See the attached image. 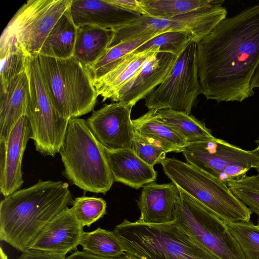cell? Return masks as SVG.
<instances>
[{
    "label": "cell",
    "mask_w": 259,
    "mask_h": 259,
    "mask_svg": "<svg viewBox=\"0 0 259 259\" xmlns=\"http://www.w3.org/2000/svg\"><path fill=\"white\" fill-rule=\"evenodd\" d=\"M198 77L206 99L241 102L254 94L259 63V4L222 20L196 42Z\"/></svg>",
    "instance_id": "cell-1"
},
{
    "label": "cell",
    "mask_w": 259,
    "mask_h": 259,
    "mask_svg": "<svg viewBox=\"0 0 259 259\" xmlns=\"http://www.w3.org/2000/svg\"><path fill=\"white\" fill-rule=\"evenodd\" d=\"M73 202L68 184L62 181H39L15 192L0 203V240L28 251L46 226Z\"/></svg>",
    "instance_id": "cell-2"
},
{
    "label": "cell",
    "mask_w": 259,
    "mask_h": 259,
    "mask_svg": "<svg viewBox=\"0 0 259 259\" xmlns=\"http://www.w3.org/2000/svg\"><path fill=\"white\" fill-rule=\"evenodd\" d=\"M112 231L125 252L137 259H221L174 222L153 224L124 219Z\"/></svg>",
    "instance_id": "cell-3"
},
{
    "label": "cell",
    "mask_w": 259,
    "mask_h": 259,
    "mask_svg": "<svg viewBox=\"0 0 259 259\" xmlns=\"http://www.w3.org/2000/svg\"><path fill=\"white\" fill-rule=\"evenodd\" d=\"M67 178L81 189L105 194L114 181L102 145L87 120L72 118L59 152Z\"/></svg>",
    "instance_id": "cell-4"
},
{
    "label": "cell",
    "mask_w": 259,
    "mask_h": 259,
    "mask_svg": "<svg viewBox=\"0 0 259 259\" xmlns=\"http://www.w3.org/2000/svg\"><path fill=\"white\" fill-rule=\"evenodd\" d=\"M37 60L50 98L60 114L70 119L93 109L98 95L87 67L73 56L59 59L38 54Z\"/></svg>",
    "instance_id": "cell-5"
},
{
    "label": "cell",
    "mask_w": 259,
    "mask_h": 259,
    "mask_svg": "<svg viewBox=\"0 0 259 259\" xmlns=\"http://www.w3.org/2000/svg\"><path fill=\"white\" fill-rule=\"evenodd\" d=\"M160 163L174 184L226 223L250 222L252 212L227 185L175 158H166Z\"/></svg>",
    "instance_id": "cell-6"
},
{
    "label": "cell",
    "mask_w": 259,
    "mask_h": 259,
    "mask_svg": "<svg viewBox=\"0 0 259 259\" xmlns=\"http://www.w3.org/2000/svg\"><path fill=\"white\" fill-rule=\"evenodd\" d=\"M25 70L29 84L26 116L36 150L53 157L59 152L69 122L54 106L44 84L37 56L25 54Z\"/></svg>",
    "instance_id": "cell-7"
},
{
    "label": "cell",
    "mask_w": 259,
    "mask_h": 259,
    "mask_svg": "<svg viewBox=\"0 0 259 259\" xmlns=\"http://www.w3.org/2000/svg\"><path fill=\"white\" fill-rule=\"evenodd\" d=\"M179 192L174 221L179 228L221 259H247L225 222L180 189Z\"/></svg>",
    "instance_id": "cell-8"
},
{
    "label": "cell",
    "mask_w": 259,
    "mask_h": 259,
    "mask_svg": "<svg viewBox=\"0 0 259 259\" xmlns=\"http://www.w3.org/2000/svg\"><path fill=\"white\" fill-rule=\"evenodd\" d=\"M201 94L197 45L192 40L176 57L163 82L144 99L145 105L148 109H170L191 114Z\"/></svg>",
    "instance_id": "cell-9"
},
{
    "label": "cell",
    "mask_w": 259,
    "mask_h": 259,
    "mask_svg": "<svg viewBox=\"0 0 259 259\" xmlns=\"http://www.w3.org/2000/svg\"><path fill=\"white\" fill-rule=\"evenodd\" d=\"M181 152L188 163L226 185L259 167V155L254 149L246 150L214 137L188 144Z\"/></svg>",
    "instance_id": "cell-10"
},
{
    "label": "cell",
    "mask_w": 259,
    "mask_h": 259,
    "mask_svg": "<svg viewBox=\"0 0 259 259\" xmlns=\"http://www.w3.org/2000/svg\"><path fill=\"white\" fill-rule=\"evenodd\" d=\"M72 0H29L18 10L1 40L10 39L25 54L37 55L51 30Z\"/></svg>",
    "instance_id": "cell-11"
},
{
    "label": "cell",
    "mask_w": 259,
    "mask_h": 259,
    "mask_svg": "<svg viewBox=\"0 0 259 259\" xmlns=\"http://www.w3.org/2000/svg\"><path fill=\"white\" fill-rule=\"evenodd\" d=\"M227 15L225 7L218 4L169 18L141 15L130 23L113 30L108 48L142 35L174 31L187 32L197 42L226 18Z\"/></svg>",
    "instance_id": "cell-12"
},
{
    "label": "cell",
    "mask_w": 259,
    "mask_h": 259,
    "mask_svg": "<svg viewBox=\"0 0 259 259\" xmlns=\"http://www.w3.org/2000/svg\"><path fill=\"white\" fill-rule=\"evenodd\" d=\"M132 108L119 102L105 104L88 118L90 130L103 147L109 150L132 148L134 136Z\"/></svg>",
    "instance_id": "cell-13"
},
{
    "label": "cell",
    "mask_w": 259,
    "mask_h": 259,
    "mask_svg": "<svg viewBox=\"0 0 259 259\" xmlns=\"http://www.w3.org/2000/svg\"><path fill=\"white\" fill-rule=\"evenodd\" d=\"M32 133L26 115L11 130L6 142L0 141V191L7 197L20 190L24 181L22 160Z\"/></svg>",
    "instance_id": "cell-14"
},
{
    "label": "cell",
    "mask_w": 259,
    "mask_h": 259,
    "mask_svg": "<svg viewBox=\"0 0 259 259\" xmlns=\"http://www.w3.org/2000/svg\"><path fill=\"white\" fill-rule=\"evenodd\" d=\"M176 57L159 52L133 75L111 100L133 107L163 82Z\"/></svg>",
    "instance_id": "cell-15"
},
{
    "label": "cell",
    "mask_w": 259,
    "mask_h": 259,
    "mask_svg": "<svg viewBox=\"0 0 259 259\" xmlns=\"http://www.w3.org/2000/svg\"><path fill=\"white\" fill-rule=\"evenodd\" d=\"M83 228L67 207L46 226L29 250L66 256L79 245Z\"/></svg>",
    "instance_id": "cell-16"
},
{
    "label": "cell",
    "mask_w": 259,
    "mask_h": 259,
    "mask_svg": "<svg viewBox=\"0 0 259 259\" xmlns=\"http://www.w3.org/2000/svg\"><path fill=\"white\" fill-rule=\"evenodd\" d=\"M70 10L77 27L91 25L113 30L130 23L141 16L109 0H72Z\"/></svg>",
    "instance_id": "cell-17"
},
{
    "label": "cell",
    "mask_w": 259,
    "mask_h": 259,
    "mask_svg": "<svg viewBox=\"0 0 259 259\" xmlns=\"http://www.w3.org/2000/svg\"><path fill=\"white\" fill-rule=\"evenodd\" d=\"M179 188L172 182L158 184L154 182L143 187L137 201L141 215L137 221L145 224L173 222Z\"/></svg>",
    "instance_id": "cell-18"
},
{
    "label": "cell",
    "mask_w": 259,
    "mask_h": 259,
    "mask_svg": "<svg viewBox=\"0 0 259 259\" xmlns=\"http://www.w3.org/2000/svg\"><path fill=\"white\" fill-rule=\"evenodd\" d=\"M102 148L115 181L138 189L156 180L153 166L140 159L132 148L117 150Z\"/></svg>",
    "instance_id": "cell-19"
},
{
    "label": "cell",
    "mask_w": 259,
    "mask_h": 259,
    "mask_svg": "<svg viewBox=\"0 0 259 259\" xmlns=\"http://www.w3.org/2000/svg\"><path fill=\"white\" fill-rule=\"evenodd\" d=\"M29 97L26 70L14 77L4 90H0V141H7L15 124L26 115Z\"/></svg>",
    "instance_id": "cell-20"
},
{
    "label": "cell",
    "mask_w": 259,
    "mask_h": 259,
    "mask_svg": "<svg viewBox=\"0 0 259 259\" xmlns=\"http://www.w3.org/2000/svg\"><path fill=\"white\" fill-rule=\"evenodd\" d=\"M159 52L157 48L135 51L128 55L112 70L93 82L98 96L102 97L103 101L111 99L133 75Z\"/></svg>",
    "instance_id": "cell-21"
},
{
    "label": "cell",
    "mask_w": 259,
    "mask_h": 259,
    "mask_svg": "<svg viewBox=\"0 0 259 259\" xmlns=\"http://www.w3.org/2000/svg\"><path fill=\"white\" fill-rule=\"evenodd\" d=\"M113 31L91 25L78 27L73 56L83 66L94 64L108 48Z\"/></svg>",
    "instance_id": "cell-22"
},
{
    "label": "cell",
    "mask_w": 259,
    "mask_h": 259,
    "mask_svg": "<svg viewBox=\"0 0 259 259\" xmlns=\"http://www.w3.org/2000/svg\"><path fill=\"white\" fill-rule=\"evenodd\" d=\"M77 28L69 7L51 30L38 54L59 59L73 56Z\"/></svg>",
    "instance_id": "cell-23"
},
{
    "label": "cell",
    "mask_w": 259,
    "mask_h": 259,
    "mask_svg": "<svg viewBox=\"0 0 259 259\" xmlns=\"http://www.w3.org/2000/svg\"><path fill=\"white\" fill-rule=\"evenodd\" d=\"M155 116L183 138L188 144L214 137L211 131L203 121L185 112L170 109H161L156 112Z\"/></svg>",
    "instance_id": "cell-24"
},
{
    "label": "cell",
    "mask_w": 259,
    "mask_h": 259,
    "mask_svg": "<svg viewBox=\"0 0 259 259\" xmlns=\"http://www.w3.org/2000/svg\"><path fill=\"white\" fill-rule=\"evenodd\" d=\"M159 34L151 33L142 35L108 48L94 64L87 67L93 82L101 78L114 68L126 56Z\"/></svg>",
    "instance_id": "cell-25"
},
{
    "label": "cell",
    "mask_w": 259,
    "mask_h": 259,
    "mask_svg": "<svg viewBox=\"0 0 259 259\" xmlns=\"http://www.w3.org/2000/svg\"><path fill=\"white\" fill-rule=\"evenodd\" d=\"M140 5L146 16L169 18L199 9L223 4L224 0H140Z\"/></svg>",
    "instance_id": "cell-26"
},
{
    "label": "cell",
    "mask_w": 259,
    "mask_h": 259,
    "mask_svg": "<svg viewBox=\"0 0 259 259\" xmlns=\"http://www.w3.org/2000/svg\"><path fill=\"white\" fill-rule=\"evenodd\" d=\"M156 111L154 109H149L141 116L132 120L135 131L142 137L157 140L176 147L182 148L186 146L188 143L183 138L156 118Z\"/></svg>",
    "instance_id": "cell-27"
},
{
    "label": "cell",
    "mask_w": 259,
    "mask_h": 259,
    "mask_svg": "<svg viewBox=\"0 0 259 259\" xmlns=\"http://www.w3.org/2000/svg\"><path fill=\"white\" fill-rule=\"evenodd\" d=\"M79 245L88 253L105 257H115L123 254L124 249L113 232L98 228L83 232Z\"/></svg>",
    "instance_id": "cell-28"
},
{
    "label": "cell",
    "mask_w": 259,
    "mask_h": 259,
    "mask_svg": "<svg viewBox=\"0 0 259 259\" xmlns=\"http://www.w3.org/2000/svg\"><path fill=\"white\" fill-rule=\"evenodd\" d=\"M0 58V90H4L14 77L25 71V54L12 40H2Z\"/></svg>",
    "instance_id": "cell-29"
},
{
    "label": "cell",
    "mask_w": 259,
    "mask_h": 259,
    "mask_svg": "<svg viewBox=\"0 0 259 259\" xmlns=\"http://www.w3.org/2000/svg\"><path fill=\"white\" fill-rule=\"evenodd\" d=\"M132 148L147 164L154 166L166 158V154L178 152L179 148L162 141L141 136L134 130Z\"/></svg>",
    "instance_id": "cell-30"
},
{
    "label": "cell",
    "mask_w": 259,
    "mask_h": 259,
    "mask_svg": "<svg viewBox=\"0 0 259 259\" xmlns=\"http://www.w3.org/2000/svg\"><path fill=\"white\" fill-rule=\"evenodd\" d=\"M193 38L189 33L179 31L161 33L143 44L135 52L158 49L159 52L178 56Z\"/></svg>",
    "instance_id": "cell-31"
},
{
    "label": "cell",
    "mask_w": 259,
    "mask_h": 259,
    "mask_svg": "<svg viewBox=\"0 0 259 259\" xmlns=\"http://www.w3.org/2000/svg\"><path fill=\"white\" fill-rule=\"evenodd\" d=\"M247 259H259V227L250 222L226 223Z\"/></svg>",
    "instance_id": "cell-32"
},
{
    "label": "cell",
    "mask_w": 259,
    "mask_h": 259,
    "mask_svg": "<svg viewBox=\"0 0 259 259\" xmlns=\"http://www.w3.org/2000/svg\"><path fill=\"white\" fill-rule=\"evenodd\" d=\"M228 186L233 194L258 217L259 227V177L246 176L229 182Z\"/></svg>",
    "instance_id": "cell-33"
},
{
    "label": "cell",
    "mask_w": 259,
    "mask_h": 259,
    "mask_svg": "<svg viewBox=\"0 0 259 259\" xmlns=\"http://www.w3.org/2000/svg\"><path fill=\"white\" fill-rule=\"evenodd\" d=\"M70 209L83 227H90L106 214V202L102 198L82 196L73 200Z\"/></svg>",
    "instance_id": "cell-34"
},
{
    "label": "cell",
    "mask_w": 259,
    "mask_h": 259,
    "mask_svg": "<svg viewBox=\"0 0 259 259\" xmlns=\"http://www.w3.org/2000/svg\"><path fill=\"white\" fill-rule=\"evenodd\" d=\"M111 3L127 11L141 15H146V13L141 7L137 0H109Z\"/></svg>",
    "instance_id": "cell-35"
},
{
    "label": "cell",
    "mask_w": 259,
    "mask_h": 259,
    "mask_svg": "<svg viewBox=\"0 0 259 259\" xmlns=\"http://www.w3.org/2000/svg\"><path fill=\"white\" fill-rule=\"evenodd\" d=\"M66 259H137L133 256L124 253L115 257H105L91 254L83 251H75L66 257Z\"/></svg>",
    "instance_id": "cell-36"
},
{
    "label": "cell",
    "mask_w": 259,
    "mask_h": 259,
    "mask_svg": "<svg viewBox=\"0 0 259 259\" xmlns=\"http://www.w3.org/2000/svg\"><path fill=\"white\" fill-rule=\"evenodd\" d=\"M18 259H66V256L29 250L22 253Z\"/></svg>",
    "instance_id": "cell-37"
},
{
    "label": "cell",
    "mask_w": 259,
    "mask_h": 259,
    "mask_svg": "<svg viewBox=\"0 0 259 259\" xmlns=\"http://www.w3.org/2000/svg\"><path fill=\"white\" fill-rule=\"evenodd\" d=\"M251 87L253 90L254 88H259V63L251 78Z\"/></svg>",
    "instance_id": "cell-38"
},
{
    "label": "cell",
    "mask_w": 259,
    "mask_h": 259,
    "mask_svg": "<svg viewBox=\"0 0 259 259\" xmlns=\"http://www.w3.org/2000/svg\"><path fill=\"white\" fill-rule=\"evenodd\" d=\"M0 259H8L7 255L5 253L2 247L0 248Z\"/></svg>",
    "instance_id": "cell-39"
},
{
    "label": "cell",
    "mask_w": 259,
    "mask_h": 259,
    "mask_svg": "<svg viewBox=\"0 0 259 259\" xmlns=\"http://www.w3.org/2000/svg\"><path fill=\"white\" fill-rule=\"evenodd\" d=\"M256 144V148L254 149L259 155V136L257 139L255 141Z\"/></svg>",
    "instance_id": "cell-40"
},
{
    "label": "cell",
    "mask_w": 259,
    "mask_h": 259,
    "mask_svg": "<svg viewBox=\"0 0 259 259\" xmlns=\"http://www.w3.org/2000/svg\"><path fill=\"white\" fill-rule=\"evenodd\" d=\"M256 171L257 172V176L259 177V167L256 169Z\"/></svg>",
    "instance_id": "cell-41"
}]
</instances>
